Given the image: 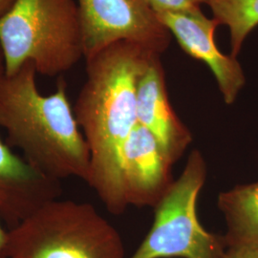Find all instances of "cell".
<instances>
[{
	"label": "cell",
	"instance_id": "8fae6325",
	"mask_svg": "<svg viewBox=\"0 0 258 258\" xmlns=\"http://www.w3.org/2000/svg\"><path fill=\"white\" fill-rule=\"evenodd\" d=\"M217 207L226 222L224 237L228 247L249 245L258 248V181L223 191Z\"/></svg>",
	"mask_w": 258,
	"mask_h": 258
},
{
	"label": "cell",
	"instance_id": "6da1fadb",
	"mask_svg": "<svg viewBox=\"0 0 258 258\" xmlns=\"http://www.w3.org/2000/svg\"><path fill=\"white\" fill-rule=\"evenodd\" d=\"M154 54L136 43L119 41L86 58V80L73 107L90 150L87 184L114 215L128 207L121 181L122 149L138 123L139 79Z\"/></svg>",
	"mask_w": 258,
	"mask_h": 258
},
{
	"label": "cell",
	"instance_id": "7a4b0ae2",
	"mask_svg": "<svg viewBox=\"0 0 258 258\" xmlns=\"http://www.w3.org/2000/svg\"><path fill=\"white\" fill-rule=\"evenodd\" d=\"M37 69L27 61L0 82V126L24 159L56 181L78 178L86 184L90 150L59 77L55 92L44 96L37 86Z\"/></svg>",
	"mask_w": 258,
	"mask_h": 258
},
{
	"label": "cell",
	"instance_id": "ba28073f",
	"mask_svg": "<svg viewBox=\"0 0 258 258\" xmlns=\"http://www.w3.org/2000/svg\"><path fill=\"white\" fill-rule=\"evenodd\" d=\"M172 166L155 137L137 123L123 146L121 158V181L127 206L154 209L175 181Z\"/></svg>",
	"mask_w": 258,
	"mask_h": 258
},
{
	"label": "cell",
	"instance_id": "e0dca14e",
	"mask_svg": "<svg viewBox=\"0 0 258 258\" xmlns=\"http://www.w3.org/2000/svg\"><path fill=\"white\" fill-rule=\"evenodd\" d=\"M6 75V69H5V59H4V55L2 49L0 46V82L2 81V79L5 77Z\"/></svg>",
	"mask_w": 258,
	"mask_h": 258
},
{
	"label": "cell",
	"instance_id": "5bb4252c",
	"mask_svg": "<svg viewBox=\"0 0 258 258\" xmlns=\"http://www.w3.org/2000/svg\"><path fill=\"white\" fill-rule=\"evenodd\" d=\"M224 258H258V248L249 245L229 246Z\"/></svg>",
	"mask_w": 258,
	"mask_h": 258
},
{
	"label": "cell",
	"instance_id": "52a82bcc",
	"mask_svg": "<svg viewBox=\"0 0 258 258\" xmlns=\"http://www.w3.org/2000/svg\"><path fill=\"white\" fill-rule=\"evenodd\" d=\"M185 54L211 69L223 101L231 105L246 84V76L236 56L222 53L215 42L218 24L201 7L188 11L155 12Z\"/></svg>",
	"mask_w": 258,
	"mask_h": 258
},
{
	"label": "cell",
	"instance_id": "277c9868",
	"mask_svg": "<svg viewBox=\"0 0 258 258\" xmlns=\"http://www.w3.org/2000/svg\"><path fill=\"white\" fill-rule=\"evenodd\" d=\"M9 258H124L119 231L95 207L52 200L8 230Z\"/></svg>",
	"mask_w": 258,
	"mask_h": 258
},
{
	"label": "cell",
	"instance_id": "8992f818",
	"mask_svg": "<svg viewBox=\"0 0 258 258\" xmlns=\"http://www.w3.org/2000/svg\"><path fill=\"white\" fill-rule=\"evenodd\" d=\"M83 29V58L119 41H129L159 55L171 34L147 0H77Z\"/></svg>",
	"mask_w": 258,
	"mask_h": 258
},
{
	"label": "cell",
	"instance_id": "7c38bea8",
	"mask_svg": "<svg viewBox=\"0 0 258 258\" xmlns=\"http://www.w3.org/2000/svg\"><path fill=\"white\" fill-rule=\"evenodd\" d=\"M212 19L229 29L231 54L238 56L249 34L258 26V0H205Z\"/></svg>",
	"mask_w": 258,
	"mask_h": 258
},
{
	"label": "cell",
	"instance_id": "9a60e30c",
	"mask_svg": "<svg viewBox=\"0 0 258 258\" xmlns=\"http://www.w3.org/2000/svg\"><path fill=\"white\" fill-rule=\"evenodd\" d=\"M0 218V258H9L8 256V231L2 225Z\"/></svg>",
	"mask_w": 258,
	"mask_h": 258
},
{
	"label": "cell",
	"instance_id": "9c48e42d",
	"mask_svg": "<svg viewBox=\"0 0 258 258\" xmlns=\"http://www.w3.org/2000/svg\"><path fill=\"white\" fill-rule=\"evenodd\" d=\"M161 55L154 54L137 84V122L155 137L172 165L192 143V134L173 109Z\"/></svg>",
	"mask_w": 258,
	"mask_h": 258
},
{
	"label": "cell",
	"instance_id": "30bf717a",
	"mask_svg": "<svg viewBox=\"0 0 258 258\" xmlns=\"http://www.w3.org/2000/svg\"><path fill=\"white\" fill-rule=\"evenodd\" d=\"M60 182L16 155L0 139V218L10 229L59 198Z\"/></svg>",
	"mask_w": 258,
	"mask_h": 258
},
{
	"label": "cell",
	"instance_id": "5b68a950",
	"mask_svg": "<svg viewBox=\"0 0 258 258\" xmlns=\"http://www.w3.org/2000/svg\"><path fill=\"white\" fill-rule=\"evenodd\" d=\"M208 176L200 150L194 149L182 173L154 208V219L145 239L129 258H224V235L204 229L196 204Z\"/></svg>",
	"mask_w": 258,
	"mask_h": 258
},
{
	"label": "cell",
	"instance_id": "3957f363",
	"mask_svg": "<svg viewBox=\"0 0 258 258\" xmlns=\"http://www.w3.org/2000/svg\"><path fill=\"white\" fill-rule=\"evenodd\" d=\"M0 46L7 76L27 61L45 77L69 71L83 57L77 0H16L0 18Z\"/></svg>",
	"mask_w": 258,
	"mask_h": 258
},
{
	"label": "cell",
	"instance_id": "2e32d148",
	"mask_svg": "<svg viewBox=\"0 0 258 258\" xmlns=\"http://www.w3.org/2000/svg\"><path fill=\"white\" fill-rule=\"evenodd\" d=\"M15 1L16 0H0V18L9 11Z\"/></svg>",
	"mask_w": 258,
	"mask_h": 258
},
{
	"label": "cell",
	"instance_id": "4fadbf2b",
	"mask_svg": "<svg viewBox=\"0 0 258 258\" xmlns=\"http://www.w3.org/2000/svg\"><path fill=\"white\" fill-rule=\"evenodd\" d=\"M154 12L188 11L201 7L204 0H147Z\"/></svg>",
	"mask_w": 258,
	"mask_h": 258
}]
</instances>
